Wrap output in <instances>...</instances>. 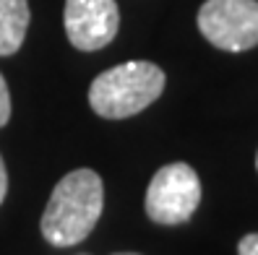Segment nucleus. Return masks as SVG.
Here are the masks:
<instances>
[{
	"label": "nucleus",
	"mask_w": 258,
	"mask_h": 255,
	"mask_svg": "<svg viewBox=\"0 0 258 255\" xmlns=\"http://www.w3.org/2000/svg\"><path fill=\"white\" fill-rule=\"evenodd\" d=\"M104 208V185L94 169L60 177L39 219V232L52 247L79 245L94 232Z\"/></svg>",
	"instance_id": "1"
},
{
	"label": "nucleus",
	"mask_w": 258,
	"mask_h": 255,
	"mask_svg": "<svg viewBox=\"0 0 258 255\" xmlns=\"http://www.w3.org/2000/svg\"><path fill=\"white\" fill-rule=\"evenodd\" d=\"M164 70L149 60H128L99 73L89 86V104L99 117L125 120L144 112L164 92Z\"/></svg>",
	"instance_id": "2"
},
{
	"label": "nucleus",
	"mask_w": 258,
	"mask_h": 255,
	"mask_svg": "<svg viewBox=\"0 0 258 255\" xmlns=\"http://www.w3.org/2000/svg\"><path fill=\"white\" fill-rule=\"evenodd\" d=\"M201 203V180L185 161L164 164L146 188L144 208L154 224H185Z\"/></svg>",
	"instance_id": "3"
},
{
	"label": "nucleus",
	"mask_w": 258,
	"mask_h": 255,
	"mask_svg": "<svg viewBox=\"0 0 258 255\" xmlns=\"http://www.w3.org/2000/svg\"><path fill=\"white\" fill-rule=\"evenodd\" d=\"M199 29L219 50H253L258 44V0H206L199 11Z\"/></svg>",
	"instance_id": "4"
},
{
	"label": "nucleus",
	"mask_w": 258,
	"mask_h": 255,
	"mask_svg": "<svg viewBox=\"0 0 258 255\" xmlns=\"http://www.w3.org/2000/svg\"><path fill=\"white\" fill-rule=\"evenodd\" d=\"M63 24L76 50L94 52L115 39L120 11L115 0H66Z\"/></svg>",
	"instance_id": "5"
},
{
	"label": "nucleus",
	"mask_w": 258,
	"mask_h": 255,
	"mask_svg": "<svg viewBox=\"0 0 258 255\" xmlns=\"http://www.w3.org/2000/svg\"><path fill=\"white\" fill-rule=\"evenodd\" d=\"M29 29V0H0V57L21 50Z\"/></svg>",
	"instance_id": "6"
},
{
	"label": "nucleus",
	"mask_w": 258,
	"mask_h": 255,
	"mask_svg": "<svg viewBox=\"0 0 258 255\" xmlns=\"http://www.w3.org/2000/svg\"><path fill=\"white\" fill-rule=\"evenodd\" d=\"M11 120V94H8V83L0 73V128Z\"/></svg>",
	"instance_id": "7"
},
{
	"label": "nucleus",
	"mask_w": 258,
	"mask_h": 255,
	"mask_svg": "<svg viewBox=\"0 0 258 255\" xmlns=\"http://www.w3.org/2000/svg\"><path fill=\"white\" fill-rule=\"evenodd\" d=\"M237 255H258V232H250L240 239Z\"/></svg>",
	"instance_id": "8"
},
{
	"label": "nucleus",
	"mask_w": 258,
	"mask_h": 255,
	"mask_svg": "<svg viewBox=\"0 0 258 255\" xmlns=\"http://www.w3.org/2000/svg\"><path fill=\"white\" fill-rule=\"evenodd\" d=\"M8 193V172H6V164H3V156H0V203H3Z\"/></svg>",
	"instance_id": "9"
},
{
	"label": "nucleus",
	"mask_w": 258,
	"mask_h": 255,
	"mask_svg": "<svg viewBox=\"0 0 258 255\" xmlns=\"http://www.w3.org/2000/svg\"><path fill=\"white\" fill-rule=\"evenodd\" d=\"M112 255H139V252H112Z\"/></svg>",
	"instance_id": "10"
},
{
	"label": "nucleus",
	"mask_w": 258,
	"mask_h": 255,
	"mask_svg": "<svg viewBox=\"0 0 258 255\" xmlns=\"http://www.w3.org/2000/svg\"><path fill=\"white\" fill-rule=\"evenodd\" d=\"M255 169H258V154H255Z\"/></svg>",
	"instance_id": "11"
}]
</instances>
